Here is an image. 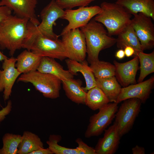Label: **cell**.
Masks as SVG:
<instances>
[{
    "mask_svg": "<svg viewBox=\"0 0 154 154\" xmlns=\"http://www.w3.org/2000/svg\"><path fill=\"white\" fill-rule=\"evenodd\" d=\"M29 21L26 18L11 15L0 25V46L7 49L13 56L15 51L22 48L28 35Z\"/></svg>",
    "mask_w": 154,
    "mask_h": 154,
    "instance_id": "obj_1",
    "label": "cell"
},
{
    "mask_svg": "<svg viewBox=\"0 0 154 154\" xmlns=\"http://www.w3.org/2000/svg\"><path fill=\"white\" fill-rule=\"evenodd\" d=\"M80 29L85 37L88 60L90 63L99 60L102 50L110 48L116 43V38L109 35L103 25L94 18Z\"/></svg>",
    "mask_w": 154,
    "mask_h": 154,
    "instance_id": "obj_2",
    "label": "cell"
},
{
    "mask_svg": "<svg viewBox=\"0 0 154 154\" xmlns=\"http://www.w3.org/2000/svg\"><path fill=\"white\" fill-rule=\"evenodd\" d=\"M29 32L22 48L41 56L56 58L61 60L69 58L62 40H52L32 30L28 26Z\"/></svg>",
    "mask_w": 154,
    "mask_h": 154,
    "instance_id": "obj_3",
    "label": "cell"
},
{
    "mask_svg": "<svg viewBox=\"0 0 154 154\" xmlns=\"http://www.w3.org/2000/svg\"><path fill=\"white\" fill-rule=\"evenodd\" d=\"M100 7V12L94 19L105 27L110 36H117L130 24L132 15L120 5L104 2Z\"/></svg>",
    "mask_w": 154,
    "mask_h": 154,
    "instance_id": "obj_4",
    "label": "cell"
},
{
    "mask_svg": "<svg viewBox=\"0 0 154 154\" xmlns=\"http://www.w3.org/2000/svg\"><path fill=\"white\" fill-rule=\"evenodd\" d=\"M17 81L31 83L45 98L54 99L60 96L61 80L52 75L37 70L22 74Z\"/></svg>",
    "mask_w": 154,
    "mask_h": 154,
    "instance_id": "obj_5",
    "label": "cell"
},
{
    "mask_svg": "<svg viewBox=\"0 0 154 154\" xmlns=\"http://www.w3.org/2000/svg\"><path fill=\"white\" fill-rule=\"evenodd\" d=\"M65 10L56 2L52 0L41 11L40 17L41 21L37 26L29 21V26L33 31L52 40L58 39V36L53 32V26L56 21L62 19Z\"/></svg>",
    "mask_w": 154,
    "mask_h": 154,
    "instance_id": "obj_6",
    "label": "cell"
},
{
    "mask_svg": "<svg viewBox=\"0 0 154 154\" xmlns=\"http://www.w3.org/2000/svg\"><path fill=\"white\" fill-rule=\"evenodd\" d=\"M141 102L135 98L123 101L116 114L115 122L121 137L128 133L132 128L141 110Z\"/></svg>",
    "mask_w": 154,
    "mask_h": 154,
    "instance_id": "obj_7",
    "label": "cell"
},
{
    "mask_svg": "<svg viewBox=\"0 0 154 154\" xmlns=\"http://www.w3.org/2000/svg\"><path fill=\"white\" fill-rule=\"evenodd\" d=\"M118 104L110 102L99 110V112L91 116L85 132V137L98 136L104 131L115 118L118 110Z\"/></svg>",
    "mask_w": 154,
    "mask_h": 154,
    "instance_id": "obj_8",
    "label": "cell"
},
{
    "mask_svg": "<svg viewBox=\"0 0 154 154\" xmlns=\"http://www.w3.org/2000/svg\"><path fill=\"white\" fill-rule=\"evenodd\" d=\"M61 36L68 55V58L79 62L84 61L87 49L85 37L80 29H72Z\"/></svg>",
    "mask_w": 154,
    "mask_h": 154,
    "instance_id": "obj_9",
    "label": "cell"
},
{
    "mask_svg": "<svg viewBox=\"0 0 154 154\" xmlns=\"http://www.w3.org/2000/svg\"><path fill=\"white\" fill-rule=\"evenodd\" d=\"M133 15L130 24L135 31L143 50L153 48L154 46V25L152 19L142 13H139Z\"/></svg>",
    "mask_w": 154,
    "mask_h": 154,
    "instance_id": "obj_10",
    "label": "cell"
},
{
    "mask_svg": "<svg viewBox=\"0 0 154 154\" xmlns=\"http://www.w3.org/2000/svg\"><path fill=\"white\" fill-rule=\"evenodd\" d=\"M100 11V7L97 5L80 7L74 10L66 9L62 19L67 20L69 23L63 29L60 36L71 30L85 26Z\"/></svg>",
    "mask_w": 154,
    "mask_h": 154,
    "instance_id": "obj_11",
    "label": "cell"
},
{
    "mask_svg": "<svg viewBox=\"0 0 154 154\" xmlns=\"http://www.w3.org/2000/svg\"><path fill=\"white\" fill-rule=\"evenodd\" d=\"M16 61V58L13 56L8 58L3 61L2 70H0V92L3 91L5 101L9 98L13 85L21 74L15 66Z\"/></svg>",
    "mask_w": 154,
    "mask_h": 154,
    "instance_id": "obj_12",
    "label": "cell"
},
{
    "mask_svg": "<svg viewBox=\"0 0 154 154\" xmlns=\"http://www.w3.org/2000/svg\"><path fill=\"white\" fill-rule=\"evenodd\" d=\"M37 0H0V6L7 7L19 17L28 19L37 26L40 22L35 13Z\"/></svg>",
    "mask_w": 154,
    "mask_h": 154,
    "instance_id": "obj_13",
    "label": "cell"
},
{
    "mask_svg": "<svg viewBox=\"0 0 154 154\" xmlns=\"http://www.w3.org/2000/svg\"><path fill=\"white\" fill-rule=\"evenodd\" d=\"M154 77L138 83V84L121 88L116 103L118 104L125 100L135 98L144 103L149 98L153 87Z\"/></svg>",
    "mask_w": 154,
    "mask_h": 154,
    "instance_id": "obj_14",
    "label": "cell"
},
{
    "mask_svg": "<svg viewBox=\"0 0 154 154\" xmlns=\"http://www.w3.org/2000/svg\"><path fill=\"white\" fill-rule=\"evenodd\" d=\"M139 62L137 55L131 60L124 63L114 60L116 68L115 76L120 85L123 87L136 84L135 77Z\"/></svg>",
    "mask_w": 154,
    "mask_h": 154,
    "instance_id": "obj_15",
    "label": "cell"
},
{
    "mask_svg": "<svg viewBox=\"0 0 154 154\" xmlns=\"http://www.w3.org/2000/svg\"><path fill=\"white\" fill-rule=\"evenodd\" d=\"M103 137L99 139L94 149L96 154H114L117 150L121 137L116 124L106 129Z\"/></svg>",
    "mask_w": 154,
    "mask_h": 154,
    "instance_id": "obj_16",
    "label": "cell"
},
{
    "mask_svg": "<svg viewBox=\"0 0 154 154\" xmlns=\"http://www.w3.org/2000/svg\"><path fill=\"white\" fill-rule=\"evenodd\" d=\"M115 3L132 15L142 13L154 20V0H117Z\"/></svg>",
    "mask_w": 154,
    "mask_h": 154,
    "instance_id": "obj_17",
    "label": "cell"
},
{
    "mask_svg": "<svg viewBox=\"0 0 154 154\" xmlns=\"http://www.w3.org/2000/svg\"><path fill=\"white\" fill-rule=\"evenodd\" d=\"M66 62L68 70L72 75H77L78 72L82 74L86 83V87L83 88L86 92L97 86L95 78L86 61L79 62L68 58Z\"/></svg>",
    "mask_w": 154,
    "mask_h": 154,
    "instance_id": "obj_18",
    "label": "cell"
},
{
    "mask_svg": "<svg viewBox=\"0 0 154 154\" xmlns=\"http://www.w3.org/2000/svg\"><path fill=\"white\" fill-rule=\"evenodd\" d=\"M37 70L41 73L54 76L61 81L73 78L74 75L65 70L54 58L42 56Z\"/></svg>",
    "mask_w": 154,
    "mask_h": 154,
    "instance_id": "obj_19",
    "label": "cell"
},
{
    "mask_svg": "<svg viewBox=\"0 0 154 154\" xmlns=\"http://www.w3.org/2000/svg\"><path fill=\"white\" fill-rule=\"evenodd\" d=\"M42 57L26 49L18 56L15 66L21 74L37 70Z\"/></svg>",
    "mask_w": 154,
    "mask_h": 154,
    "instance_id": "obj_20",
    "label": "cell"
},
{
    "mask_svg": "<svg viewBox=\"0 0 154 154\" xmlns=\"http://www.w3.org/2000/svg\"><path fill=\"white\" fill-rule=\"evenodd\" d=\"M63 89L67 97L72 102L78 104H85L86 94L82 87V82L71 78L61 81Z\"/></svg>",
    "mask_w": 154,
    "mask_h": 154,
    "instance_id": "obj_21",
    "label": "cell"
},
{
    "mask_svg": "<svg viewBox=\"0 0 154 154\" xmlns=\"http://www.w3.org/2000/svg\"><path fill=\"white\" fill-rule=\"evenodd\" d=\"M116 38L117 47L123 49L126 46L133 48L135 51V56L138 52H143L140 42L133 27L130 24L117 35Z\"/></svg>",
    "mask_w": 154,
    "mask_h": 154,
    "instance_id": "obj_22",
    "label": "cell"
},
{
    "mask_svg": "<svg viewBox=\"0 0 154 154\" xmlns=\"http://www.w3.org/2000/svg\"><path fill=\"white\" fill-rule=\"evenodd\" d=\"M95 79L96 86L104 92L110 102L116 103L121 87L115 76Z\"/></svg>",
    "mask_w": 154,
    "mask_h": 154,
    "instance_id": "obj_23",
    "label": "cell"
},
{
    "mask_svg": "<svg viewBox=\"0 0 154 154\" xmlns=\"http://www.w3.org/2000/svg\"><path fill=\"white\" fill-rule=\"evenodd\" d=\"M110 102L104 92L97 86L86 92L85 104L92 110H99Z\"/></svg>",
    "mask_w": 154,
    "mask_h": 154,
    "instance_id": "obj_24",
    "label": "cell"
},
{
    "mask_svg": "<svg viewBox=\"0 0 154 154\" xmlns=\"http://www.w3.org/2000/svg\"><path fill=\"white\" fill-rule=\"evenodd\" d=\"M22 137L18 147V154H29L39 148L44 147L43 144L40 139L32 132L25 131Z\"/></svg>",
    "mask_w": 154,
    "mask_h": 154,
    "instance_id": "obj_25",
    "label": "cell"
},
{
    "mask_svg": "<svg viewBox=\"0 0 154 154\" xmlns=\"http://www.w3.org/2000/svg\"><path fill=\"white\" fill-rule=\"evenodd\" d=\"M136 55L140 65V74L137 80L139 83L143 82L147 75L154 72V51L149 54L138 52Z\"/></svg>",
    "mask_w": 154,
    "mask_h": 154,
    "instance_id": "obj_26",
    "label": "cell"
},
{
    "mask_svg": "<svg viewBox=\"0 0 154 154\" xmlns=\"http://www.w3.org/2000/svg\"><path fill=\"white\" fill-rule=\"evenodd\" d=\"M90 64V67L95 78H105L115 76L116 68L114 65L99 60Z\"/></svg>",
    "mask_w": 154,
    "mask_h": 154,
    "instance_id": "obj_27",
    "label": "cell"
},
{
    "mask_svg": "<svg viewBox=\"0 0 154 154\" xmlns=\"http://www.w3.org/2000/svg\"><path fill=\"white\" fill-rule=\"evenodd\" d=\"M22 136L7 133L3 137V146L0 149V154H18V147L22 139Z\"/></svg>",
    "mask_w": 154,
    "mask_h": 154,
    "instance_id": "obj_28",
    "label": "cell"
},
{
    "mask_svg": "<svg viewBox=\"0 0 154 154\" xmlns=\"http://www.w3.org/2000/svg\"><path fill=\"white\" fill-rule=\"evenodd\" d=\"M61 136L58 135H50L49 139L46 141L48 148L55 154H78L77 148H70L62 146L58 144L61 140Z\"/></svg>",
    "mask_w": 154,
    "mask_h": 154,
    "instance_id": "obj_29",
    "label": "cell"
},
{
    "mask_svg": "<svg viewBox=\"0 0 154 154\" xmlns=\"http://www.w3.org/2000/svg\"><path fill=\"white\" fill-rule=\"evenodd\" d=\"M95 0H55L56 3L62 9H71L76 7H86Z\"/></svg>",
    "mask_w": 154,
    "mask_h": 154,
    "instance_id": "obj_30",
    "label": "cell"
},
{
    "mask_svg": "<svg viewBox=\"0 0 154 154\" xmlns=\"http://www.w3.org/2000/svg\"><path fill=\"white\" fill-rule=\"evenodd\" d=\"M75 141L78 145V154H96L94 149L88 146L81 139L78 138Z\"/></svg>",
    "mask_w": 154,
    "mask_h": 154,
    "instance_id": "obj_31",
    "label": "cell"
},
{
    "mask_svg": "<svg viewBox=\"0 0 154 154\" xmlns=\"http://www.w3.org/2000/svg\"><path fill=\"white\" fill-rule=\"evenodd\" d=\"M11 12L7 7L0 6V25L11 15Z\"/></svg>",
    "mask_w": 154,
    "mask_h": 154,
    "instance_id": "obj_32",
    "label": "cell"
},
{
    "mask_svg": "<svg viewBox=\"0 0 154 154\" xmlns=\"http://www.w3.org/2000/svg\"><path fill=\"white\" fill-rule=\"evenodd\" d=\"M12 108V103L11 100L8 102L7 105L0 110V123L11 112Z\"/></svg>",
    "mask_w": 154,
    "mask_h": 154,
    "instance_id": "obj_33",
    "label": "cell"
},
{
    "mask_svg": "<svg viewBox=\"0 0 154 154\" xmlns=\"http://www.w3.org/2000/svg\"><path fill=\"white\" fill-rule=\"evenodd\" d=\"M29 154H53V153L48 148L44 149L42 147L33 151Z\"/></svg>",
    "mask_w": 154,
    "mask_h": 154,
    "instance_id": "obj_34",
    "label": "cell"
},
{
    "mask_svg": "<svg viewBox=\"0 0 154 154\" xmlns=\"http://www.w3.org/2000/svg\"><path fill=\"white\" fill-rule=\"evenodd\" d=\"M145 149L143 147L136 145L132 149L133 154H145Z\"/></svg>",
    "mask_w": 154,
    "mask_h": 154,
    "instance_id": "obj_35",
    "label": "cell"
},
{
    "mask_svg": "<svg viewBox=\"0 0 154 154\" xmlns=\"http://www.w3.org/2000/svg\"><path fill=\"white\" fill-rule=\"evenodd\" d=\"M124 51L125 56L127 57H129L133 55H135V51L134 49L132 47L126 46L125 47Z\"/></svg>",
    "mask_w": 154,
    "mask_h": 154,
    "instance_id": "obj_36",
    "label": "cell"
},
{
    "mask_svg": "<svg viewBox=\"0 0 154 154\" xmlns=\"http://www.w3.org/2000/svg\"><path fill=\"white\" fill-rule=\"evenodd\" d=\"M125 56L124 50L123 49L121 48L117 51L115 54L116 57L119 59L123 58Z\"/></svg>",
    "mask_w": 154,
    "mask_h": 154,
    "instance_id": "obj_37",
    "label": "cell"
},
{
    "mask_svg": "<svg viewBox=\"0 0 154 154\" xmlns=\"http://www.w3.org/2000/svg\"><path fill=\"white\" fill-rule=\"evenodd\" d=\"M1 49L0 46V62L4 61L8 58L5 55L3 54L1 51Z\"/></svg>",
    "mask_w": 154,
    "mask_h": 154,
    "instance_id": "obj_38",
    "label": "cell"
},
{
    "mask_svg": "<svg viewBox=\"0 0 154 154\" xmlns=\"http://www.w3.org/2000/svg\"><path fill=\"white\" fill-rule=\"evenodd\" d=\"M116 0V1H117V0Z\"/></svg>",
    "mask_w": 154,
    "mask_h": 154,
    "instance_id": "obj_39",
    "label": "cell"
}]
</instances>
